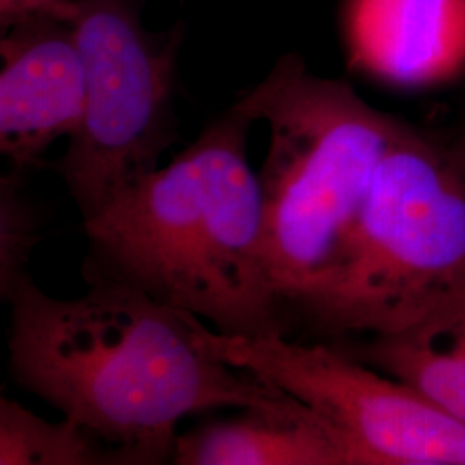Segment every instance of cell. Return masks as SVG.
Returning <instances> with one entry per match:
<instances>
[{"label":"cell","mask_w":465,"mask_h":465,"mask_svg":"<svg viewBox=\"0 0 465 465\" xmlns=\"http://www.w3.org/2000/svg\"><path fill=\"white\" fill-rule=\"evenodd\" d=\"M0 150L11 169L40 166L84 123L86 78L71 21L26 17L2 32Z\"/></svg>","instance_id":"obj_7"},{"label":"cell","mask_w":465,"mask_h":465,"mask_svg":"<svg viewBox=\"0 0 465 465\" xmlns=\"http://www.w3.org/2000/svg\"><path fill=\"white\" fill-rule=\"evenodd\" d=\"M200 340L224 364L307 403L349 441L359 465H465V424L347 350L284 334L226 336L205 322Z\"/></svg>","instance_id":"obj_6"},{"label":"cell","mask_w":465,"mask_h":465,"mask_svg":"<svg viewBox=\"0 0 465 465\" xmlns=\"http://www.w3.org/2000/svg\"><path fill=\"white\" fill-rule=\"evenodd\" d=\"M424 319L438 321L465 345V282L447 299L441 300Z\"/></svg>","instance_id":"obj_14"},{"label":"cell","mask_w":465,"mask_h":465,"mask_svg":"<svg viewBox=\"0 0 465 465\" xmlns=\"http://www.w3.org/2000/svg\"><path fill=\"white\" fill-rule=\"evenodd\" d=\"M464 147H465V140H464Z\"/></svg>","instance_id":"obj_15"},{"label":"cell","mask_w":465,"mask_h":465,"mask_svg":"<svg viewBox=\"0 0 465 465\" xmlns=\"http://www.w3.org/2000/svg\"><path fill=\"white\" fill-rule=\"evenodd\" d=\"M347 351L367 366L412 386L465 424V345L438 321L422 319L401 331L371 336Z\"/></svg>","instance_id":"obj_10"},{"label":"cell","mask_w":465,"mask_h":465,"mask_svg":"<svg viewBox=\"0 0 465 465\" xmlns=\"http://www.w3.org/2000/svg\"><path fill=\"white\" fill-rule=\"evenodd\" d=\"M245 94L169 164L134 180L84 219V282H119L226 336L288 332L267 266L259 174Z\"/></svg>","instance_id":"obj_2"},{"label":"cell","mask_w":465,"mask_h":465,"mask_svg":"<svg viewBox=\"0 0 465 465\" xmlns=\"http://www.w3.org/2000/svg\"><path fill=\"white\" fill-rule=\"evenodd\" d=\"M23 171L11 169L0 180V293L5 302L30 276V262L42 240V217L25 188Z\"/></svg>","instance_id":"obj_12"},{"label":"cell","mask_w":465,"mask_h":465,"mask_svg":"<svg viewBox=\"0 0 465 465\" xmlns=\"http://www.w3.org/2000/svg\"><path fill=\"white\" fill-rule=\"evenodd\" d=\"M149 0H76L73 26L84 57L86 105L80 130L54 164L84 219L159 167L178 136L176 63L183 23L143 25Z\"/></svg>","instance_id":"obj_5"},{"label":"cell","mask_w":465,"mask_h":465,"mask_svg":"<svg viewBox=\"0 0 465 465\" xmlns=\"http://www.w3.org/2000/svg\"><path fill=\"white\" fill-rule=\"evenodd\" d=\"M76 0H0V26L5 32L26 17L50 16L71 21Z\"/></svg>","instance_id":"obj_13"},{"label":"cell","mask_w":465,"mask_h":465,"mask_svg":"<svg viewBox=\"0 0 465 465\" xmlns=\"http://www.w3.org/2000/svg\"><path fill=\"white\" fill-rule=\"evenodd\" d=\"M465 282V147L401 123L330 264L286 302L334 336L414 326Z\"/></svg>","instance_id":"obj_3"},{"label":"cell","mask_w":465,"mask_h":465,"mask_svg":"<svg viewBox=\"0 0 465 465\" xmlns=\"http://www.w3.org/2000/svg\"><path fill=\"white\" fill-rule=\"evenodd\" d=\"M9 371L47 401L121 450L130 465L173 460L184 417L245 409L282 390L224 364L203 347V321L119 282H90L55 299L30 280L9 300Z\"/></svg>","instance_id":"obj_1"},{"label":"cell","mask_w":465,"mask_h":465,"mask_svg":"<svg viewBox=\"0 0 465 465\" xmlns=\"http://www.w3.org/2000/svg\"><path fill=\"white\" fill-rule=\"evenodd\" d=\"M0 465H130V460L71 417L50 422L2 397Z\"/></svg>","instance_id":"obj_11"},{"label":"cell","mask_w":465,"mask_h":465,"mask_svg":"<svg viewBox=\"0 0 465 465\" xmlns=\"http://www.w3.org/2000/svg\"><path fill=\"white\" fill-rule=\"evenodd\" d=\"M269 128L261 166L267 266L282 309L330 264L401 121L288 54L245 92ZM288 317V316H286Z\"/></svg>","instance_id":"obj_4"},{"label":"cell","mask_w":465,"mask_h":465,"mask_svg":"<svg viewBox=\"0 0 465 465\" xmlns=\"http://www.w3.org/2000/svg\"><path fill=\"white\" fill-rule=\"evenodd\" d=\"M178 465H359L349 441L307 403L282 391L240 416L178 434Z\"/></svg>","instance_id":"obj_9"},{"label":"cell","mask_w":465,"mask_h":465,"mask_svg":"<svg viewBox=\"0 0 465 465\" xmlns=\"http://www.w3.org/2000/svg\"><path fill=\"white\" fill-rule=\"evenodd\" d=\"M350 69L395 88L450 84L465 73V0H345Z\"/></svg>","instance_id":"obj_8"}]
</instances>
